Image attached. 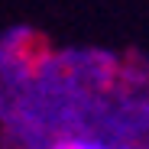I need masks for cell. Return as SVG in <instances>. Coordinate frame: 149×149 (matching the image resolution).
<instances>
[{
    "mask_svg": "<svg viewBox=\"0 0 149 149\" xmlns=\"http://www.w3.org/2000/svg\"><path fill=\"white\" fill-rule=\"evenodd\" d=\"M55 149H113L107 143H91V139H62Z\"/></svg>",
    "mask_w": 149,
    "mask_h": 149,
    "instance_id": "obj_1",
    "label": "cell"
}]
</instances>
